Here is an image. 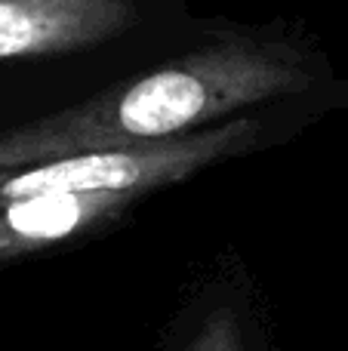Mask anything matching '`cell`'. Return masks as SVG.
<instances>
[{"instance_id":"1","label":"cell","mask_w":348,"mask_h":351,"mask_svg":"<svg viewBox=\"0 0 348 351\" xmlns=\"http://www.w3.org/2000/svg\"><path fill=\"white\" fill-rule=\"evenodd\" d=\"M312 86L306 56L284 40L225 37L123 80L80 105L0 133V167L123 152L195 133L240 108Z\"/></svg>"},{"instance_id":"2","label":"cell","mask_w":348,"mask_h":351,"mask_svg":"<svg viewBox=\"0 0 348 351\" xmlns=\"http://www.w3.org/2000/svg\"><path fill=\"white\" fill-rule=\"evenodd\" d=\"M259 139L256 117H234L219 127L195 130L166 142L123 152H86L71 158L40 160L28 167H0V197L37 194L127 191L133 197L188 179L210 164L253 148Z\"/></svg>"},{"instance_id":"3","label":"cell","mask_w":348,"mask_h":351,"mask_svg":"<svg viewBox=\"0 0 348 351\" xmlns=\"http://www.w3.org/2000/svg\"><path fill=\"white\" fill-rule=\"evenodd\" d=\"M136 19L133 0H0V59L90 49Z\"/></svg>"},{"instance_id":"4","label":"cell","mask_w":348,"mask_h":351,"mask_svg":"<svg viewBox=\"0 0 348 351\" xmlns=\"http://www.w3.org/2000/svg\"><path fill=\"white\" fill-rule=\"evenodd\" d=\"M127 191L0 197V259L37 253L92 228L133 204Z\"/></svg>"},{"instance_id":"5","label":"cell","mask_w":348,"mask_h":351,"mask_svg":"<svg viewBox=\"0 0 348 351\" xmlns=\"http://www.w3.org/2000/svg\"><path fill=\"white\" fill-rule=\"evenodd\" d=\"M185 351H244V333H240L238 315L232 308H216L201 324L191 346Z\"/></svg>"}]
</instances>
